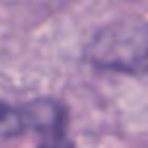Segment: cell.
<instances>
[{"label":"cell","instance_id":"cell-2","mask_svg":"<svg viewBox=\"0 0 148 148\" xmlns=\"http://www.w3.org/2000/svg\"><path fill=\"white\" fill-rule=\"evenodd\" d=\"M67 109L56 99H32L23 104L0 102V136L42 134L44 139L62 136Z\"/></svg>","mask_w":148,"mask_h":148},{"label":"cell","instance_id":"cell-3","mask_svg":"<svg viewBox=\"0 0 148 148\" xmlns=\"http://www.w3.org/2000/svg\"><path fill=\"white\" fill-rule=\"evenodd\" d=\"M37 148H74V143L67 139V134L62 136H53V139H44V143H39Z\"/></svg>","mask_w":148,"mask_h":148},{"label":"cell","instance_id":"cell-1","mask_svg":"<svg viewBox=\"0 0 148 148\" xmlns=\"http://www.w3.org/2000/svg\"><path fill=\"white\" fill-rule=\"evenodd\" d=\"M88 62L111 72H148V18L120 21L102 28L86 49Z\"/></svg>","mask_w":148,"mask_h":148}]
</instances>
